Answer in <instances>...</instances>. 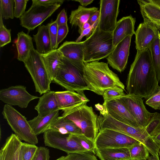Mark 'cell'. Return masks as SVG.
<instances>
[{
  "mask_svg": "<svg viewBox=\"0 0 160 160\" xmlns=\"http://www.w3.org/2000/svg\"><path fill=\"white\" fill-rule=\"evenodd\" d=\"M49 149L44 147H38L32 160H50Z\"/></svg>",
  "mask_w": 160,
  "mask_h": 160,
  "instance_id": "7bdbcfd3",
  "label": "cell"
},
{
  "mask_svg": "<svg viewBox=\"0 0 160 160\" xmlns=\"http://www.w3.org/2000/svg\"><path fill=\"white\" fill-rule=\"evenodd\" d=\"M11 29L4 26L3 18L0 15V47L1 48L11 42Z\"/></svg>",
  "mask_w": 160,
  "mask_h": 160,
  "instance_id": "74e56055",
  "label": "cell"
},
{
  "mask_svg": "<svg viewBox=\"0 0 160 160\" xmlns=\"http://www.w3.org/2000/svg\"><path fill=\"white\" fill-rule=\"evenodd\" d=\"M154 141L160 147V132L153 138Z\"/></svg>",
  "mask_w": 160,
  "mask_h": 160,
  "instance_id": "816d5d0a",
  "label": "cell"
},
{
  "mask_svg": "<svg viewBox=\"0 0 160 160\" xmlns=\"http://www.w3.org/2000/svg\"><path fill=\"white\" fill-rule=\"evenodd\" d=\"M126 160H140V159H129Z\"/></svg>",
  "mask_w": 160,
  "mask_h": 160,
  "instance_id": "11a10c76",
  "label": "cell"
},
{
  "mask_svg": "<svg viewBox=\"0 0 160 160\" xmlns=\"http://www.w3.org/2000/svg\"><path fill=\"white\" fill-rule=\"evenodd\" d=\"M84 41H66L58 48L64 57L79 68H84Z\"/></svg>",
  "mask_w": 160,
  "mask_h": 160,
  "instance_id": "ac0fdd59",
  "label": "cell"
},
{
  "mask_svg": "<svg viewBox=\"0 0 160 160\" xmlns=\"http://www.w3.org/2000/svg\"><path fill=\"white\" fill-rule=\"evenodd\" d=\"M118 99L133 116L140 128L145 129L150 121L151 113L147 109L142 98L127 94Z\"/></svg>",
  "mask_w": 160,
  "mask_h": 160,
  "instance_id": "5bb4252c",
  "label": "cell"
},
{
  "mask_svg": "<svg viewBox=\"0 0 160 160\" xmlns=\"http://www.w3.org/2000/svg\"><path fill=\"white\" fill-rule=\"evenodd\" d=\"M148 160H160L159 157H156L151 155L149 156Z\"/></svg>",
  "mask_w": 160,
  "mask_h": 160,
  "instance_id": "f5cc1de1",
  "label": "cell"
},
{
  "mask_svg": "<svg viewBox=\"0 0 160 160\" xmlns=\"http://www.w3.org/2000/svg\"><path fill=\"white\" fill-rule=\"evenodd\" d=\"M63 0H32V4L45 7H48L57 4H63Z\"/></svg>",
  "mask_w": 160,
  "mask_h": 160,
  "instance_id": "f6af8a7d",
  "label": "cell"
},
{
  "mask_svg": "<svg viewBox=\"0 0 160 160\" xmlns=\"http://www.w3.org/2000/svg\"><path fill=\"white\" fill-rule=\"evenodd\" d=\"M15 43L18 52V60L24 62L28 58L31 50L34 48L32 38L22 31L17 34Z\"/></svg>",
  "mask_w": 160,
  "mask_h": 160,
  "instance_id": "4316f807",
  "label": "cell"
},
{
  "mask_svg": "<svg viewBox=\"0 0 160 160\" xmlns=\"http://www.w3.org/2000/svg\"><path fill=\"white\" fill-rule=\"evenodd\" d=\"M135 19L131 16L122 18L117 22L112 32L113 43L115 47L119 42L129 36L135 34Z\"/></svg>",
  "mask_w": 160,
  "mask_h": 160,
  "instance_id": "44dd1931",
  "label": "cell"
},
{
  "mask_svg": "<svg viewBox=\"0 0 160 160\" xmlns=\"http://www.w3.org/2000/svg\"><path fill=\"white\" fill-rule=\"evenodd\" d=\"M98 8L95 7L85 8L81 5L78 8L72 11L69 19L72 27H78L80 29L84 23L88 21L90 17Z\"/></svg>",
  "mask_w": 160,
  "mask_h": 160,
  "instance_id": "f1b7e54d",
  "label": "cell"
},
{
  "mask_svg": "<svg viewBox=\"0 0 160 160\" xmlns=\"http://www.w3.org/2000/svg\"><path fill=\"white\" fill-rule=\"evenodd\" d=\"M151 1L160 7V0H151Z\"/></svg>",
  "mask_w": 160,
  "mask_h": 160,
  "instance_id": "db71d44e",
  "label": "cell"
},
{
  "mask_svg": "<svg viewBox=\"0 0 160 160\" xmlns=\"http://www.w3.org/2000/svg\"><path fill=\"white\" fill-rule=\"evenodd\" d=\"M84 64L83 78L89 90L102 96L108 88H118L125 90L124 85L107 63L98 61Z\"/></svg>",
  "mask_w": 160,
  "mask_h": 160,
  "instance_id": "7a4b0ae2",
  "label": "cell"
},
{
  "mask_svg": "<svg viewBox=\"0 0 160 160\" xmlns=\"http://www.w3.org/2000/svg\"><path fill=\"white\" fill-rule=\"evenodd\" d=\"M38 148L35 144L22 142L21 148V160H32Z\"/></svg>",
  "mask_w": 160,
  "mask_h": 160,
  "instance_id": "8d00e7d4",
  "label": "cell"
},
{
  "mask_svg": "<svg viewBox=\"0 0 160 160\" xmlns=\"http://www.w3.org/2000/svg\"><path fill=\"white\" fill-rule=\"evenodd\" d=\"M132 36H129L119 42L107 58L108 64L120 72L124 71L129 54Z\"/></svg>",
  "mask_w": 160,
  "mask_h": 160,
  "instance_id": "9a60e30c",
  "label": "cell"
},
{
  "mask_svg": "<svg viewBox=\"0 0 160 160\" xmlns=\"http://www.w3.org/2000/svg\"><path fill=\"white\" fill-rule=\"evenodd\" d=\"M22 142L15 134L12 133L6 139L0 151L2 160H21V148Z\"/></svg>",
  "mask_w": 160,
  "mask_h": 160,
  "instance_id": "7402d4cb",
  "label": "cell"
},
{
  "mask_svg": "<svg viewBox=\"0 0 160 160\" xmlns=\"http://www.w3.org/2000/svg\"><path fill=\"white\" fill-rule=\"evenodd\" d=\"M69 32L68 24L58 26L57 39V46L66 38Z\"/></svg>",
  "mask_w": 160,
  "mask_h": 160,
  "instance_id": "ee69618b",
  "label": "cell"
},
{
  "mask_svg": "<svg viewBox=\"0 0 160 160\" xmlns=\"http://www.w3.org/2000/svg\"><path fill=\"white\" fill-rule=\"evenodd\" d=\"M39 98L30 94L26 87L22 85L12 86L0 90L1 101L6 104L17 106L21 108H27L31 101Z\"/></svg>",
  "mask_w": 160,
  "mask_h": 160,
  "instance_id": "4fadbf2b",
  "label": "cell"
},
{
  "mask_svg": "<svg viewBox=\"0 0 160 160\" xmlns=\"http://www.w3.org/2000/svg\"><path fill=\"white\" fill-rule=\"evenodd\" d=\"M158 154L159 156L160 157V152L159 151L158 152Z\"/></svg>",
  "mask_w": 160,
  "mask_h": 160,
  "instance_id": "9f6ffc18",
  "label": "cell"
},
{
  "mask_svg": "<svg viewBox=\"0 0 160 160\" xmlns=\"http://www.w3.org/2000/svg\"><path fill=\"white\" fill-rule=\"evenodd\" d=\"M93 0H76L74 1L79 2L81 5V6L85 7L86 6L91 4L93 1Z\"/></svg>",
  "mask_w": 160,
  "mask_h": 160,
  "instance_id": "681fc988",
  "label": "cell"
},
{
  "mask_svg": "<svg viewBox=\"0 0 160 160\" xmlns=\"http://www.w3.org/2000/svg\"><path fill=\"white\" fill-rule=\"evenodd\" d=\"M14 16L20 18L25 12L28 0H14Z\"/></svg>",
  "mask_w": 160,
  "mask_h": 160,
  "instance_id": "b9f144b4",
  "label": "cell"
},
{
  "mask_svg": "<svg viewBox=\"0 0 160 160\" xmlns=\"http://www.w3.org/2000/svg\"><path fill=\"white\" fill-rule=\"evenodd\" d=\"M55 92L50 91L39 97L38 102L34 108L38 115L45 116L59 110Z\"/></svg>",
  "mask_w": 160,
  "mask_h": 160,
  "instance_id": "603a6c76",
  "label": "cell"
},
{
  "mask_svg": "<svg viewBox=\"0 0 160 160\" xmlns=\"http://www.w3.org/2000/svg\"><path fill=\"white\" fill-rule=\"evenodd\" d=\"M63 134H82L81 129L72 121L59 116L50 126L49 129Z\"/></svg>",
  "mask_w": 160,
  "mask_h": 160,
  "instance_id": "f546056e",
  "label": "cell"
},
{
  "mask_svg": "<svg viewBox=\"0 0 160 160\" xmlns=\"http://www.w3.org/2000/svg\"><path fill=\"white\" fill-rule=\"evenodd\" d=\"M61 5L57 4L45 7L32 4L19 18L20 25L28 31H32L51 16Z\"/></svg>",
  "mask_w": 160,
  "mask_h": 160,
  "instance_id": "8fae6325",
  "label": "cell"
},
{
  "mask_svg": "<svg viewBox=\"0 0 160 160\" xmlns=\"http://www.w3.org/2000/svg\"><path fill=\"white\" fill-rule=\"evenodd\" d=\"M59 111H57L45 116L38 115L28 121L36 136L43 133L49 129L51 125L59 117Z\"/></svg>",
  "mask_w": 160,
  "mask_h": 160,
  "instance_id": "484cf974",
  "label": "cell"
},
{
  "mask_svg": "<svg viewBox=\"0 0 160 160\" xmlns=\"http://www.w3.org/2000/svg\"><path fill=\"white\" fill-rule=\"evenodd\" d=\"M100 112L97 119L98 131L105 129L114 130L130 136L142 143L147 139L148 134L144 128L134 127L117 120L111 117L104 108Z\"/></svg>",
  "mask_w": 160,
  "mask_h": 160,
  "instance_id": "ba28073f",
  "label": "cell"
},
{
  "mask_svg": "<svg viewBox=\"0 0 160 160\" xmlns=\"http://www.w3.org/2000/svg\"><path fill=\"white\" fill-rule=\"evenodd\" d=\"M159 32L150 24L144 22L140 24L134 34L137 51H142L149 48Z\"/></svg>",
  "mask_w": 160,
  "mask_h": 160,
  "instance_id": "d6986e66",
  "label": "cell"
},
{
  "mask_svg": "<svg viewBox=\"0 0 160 160\" xmlns=\"http://www.w3.org/2000/svg\"><path fill=\"white\" fill-rule=\"evenodd\" d=\"M102 105L107 112L113 118L132 127L140 128L135 118L118 98L104 101Z\"/></svg>",
  "mask_w": 160,
  "mask_h": 160,
  "instance_id": "2e32d148",
  "label": "cell"
},
{
  "mask_svg": "<svg viewBox=\"0 0 160 160\" xmlns=\"http://www.w3.org/2000/svg\"><path fill=\"white\" fill-rule=\"evenodd\" d=\"M43 138L46 146L62 150L67 154L88 151L73 138L71 134H63L48 129L43 133Z\"/></svg>",
  "mask_w": 160,
  "mask_h": 160,
  "instance_id": "30bf717a",
  "label": "cell"
},
{
  "mask_svg": "<svg viewBox=\"0 0 160 160\" xmlns=\"http://www.w3.org/2000/svg\"><path fill=\"white\" fill-rule=\"evenodd\" d=\"M41 55L50 78L52 82L60 67L63 55L58 49Z\"/></svg>",
  "mask_w": 160,
  "mask_h": 160,
  "instance_id": "cb8c5ba5",
  "label": "cell"
},
{
  "mask_svg": "<svg viewBox=\"0 0 160 160\" xmlns=\"http://www.w3.org/2000/svg\"><path fill=\"white\" fill-rule=\"evenodd\" d=\"M33 36L36 43V50L39 53L45 54L53 50L48 24L39 26L37 33Z\"/></svg>",
  "mask_w": 160,
  "mask_h": 160,
  "instance_id": "d4e9b609",
  "label": "cell"
},
{
  "mask_svg": "<svg viewBox=\"0 0 160 160\" xmlns=\"http://www.w3.org/2000/svg\"><path fill=\"white\" fill-rule=\"evenodd\" d=\"M67 90L78 92L89 90L83 78V70L63 57L58 73L52 81Z\"/></svg>",
  "mask_w": 160,
  "mask_h": 160,
  "instance_id": "5b68a950",
  "label": "cell"
},
{
  "mask_svg": "<svg viewBox=\"0 0 160 160\" xmlns=\"http://www.w3.org/2000/svg\"><path fill=\"white\" fill-rule=\"evenodd\" d=\"M14 0H0V15L3 19L14 18Z\"/></svg>",
  "mask_w": 160,
  "mask_h": 160,
  "instance_id": "836d02e7",
  "label": "cell"
},
{
  "mask_svg": "<svg viewBox=\"0 0 160 160\" xmlns=\"http://www.w3.org/2000/svg\"><path fill=\"white\" fill-rule=\"evenodd\" d=\"M0 160H2V159L1 158H0Z\"/></svg>",
  "mask_w": 160,
  "mask_h": 160,
  "instance_id": "6f0895ef",
  "label": "cell"
},
{
  "mask_svg": "<svg viewBox=\"0 0 160 160\" xmlns=\"http://www.w3.org/2000/svg\"><path fill=\"white\" fill-rule=\"evenodd\" d=\"M95 152L100 160H126L130 159L128 148H97Z\"/></svg>",
  "mask_w": 160,
  "mask_h": 160,
  "instance_id": "83f0119b",
  "label": "cell"
},
{
  "mask_svg": "<svg viewBox=\"0 0 160 160\" xmlns=\"http://www.w3.org/2000/svg\"><path fill=\"white\" fill-rule=\"evenodd\" d=\"M55 95L59 110L64 112L87 103L89 100L83 91L78 92L67 90L55 92Z\"/></svg>",
  "mask_w": 160,
  "mask_h": 160,
  "instance_id": "e0dca14e",
  "label": "cell"
},
{
  "mask_svg": "<svg viewBox=\"0 0 160 160\" xmlns=\"http://www.w3.org/2000/svg\"><path fill=\"white\" fill-rule=\"evenodd\" d=\"M145 129L152 138L160 132V113H151L150 121Z\"/></svg>",
  "mask_w": 160,
  "mask_h": 160,
  "instance_id": "d6a6232c",
  "label": "cell"
},
{
  "mask_svg": "<svg viewBox=\"0 0 160 160\" xmlns=\"http://www.w3.org/2000/svg\"><path fill=\"white\" fill-rule=\"evenodd\" d=\"M2 114L15 134L26 142L36 144L38 143L37 136L26 118L12 106L5 104Z\"/></svg>",
  "mask_w": 160,
  "mask_h": 160,
  "instance_id": "52a82bcc",
  "label": "cell"
},
{
  "mask_svg": "<svg viewBox=\"0 0 160 160\" xmlns=\"http://www.w3.org/2000/svg\"><path fill=\"white\" fill-rule=\"evenodd\" d=\"M146 103L155 110H160V86L158 85L154 93L147 99Z\"/></svg>",
  "mask_w": 160,
  "mask_h": 160,
  "instance_id": "60d3db41",
  "label": "cell"
},
{
  "mask_svg": "<svg viewBox=\"0 0 160 160\" xmlns=\"http://www.w3.org/2000/svg\"><path fill=\"white\" fill-rule=\"evenodd\" d=\"M144 22L156 28L160 32V7L151 0H138Z\"/></svg>",
  "mask_w": 160,
  "mask_h": 160,
  "instance_id": "ffe728a7",
  "label": "cell"
},
{
  "mask_svg": "<svg viewBox=\"0 0 160 160\" xmlns=\"http://www.w3.org/2000/svg\"><path fill=\"white\" fill-rule=\"evenodd\" d=\"M56 160H98V159L94 153L87 151L67 154V155L61 156Z\"/></svg>",
  "mask_w": 160,
  "mask_h": 160,
  "instance_id": "e575fe53",
  "label": "cell"
},
{
  "mask_svg": "<svg viewBox=\"0 0 160 160\" xmlns=\"http://www.w3.org/2000/svg\"><path fill=\"white\" fill-rule=\"evenodd\" d=\"M124 91L118 88H111L106 90L102 95L104 101L123 96L125 94Z\"/></svg>",
  "mask_w": 160,
  "mask_h": 160,
  "instance_id": "f35d334b",
  "label": "cell"
},
{
  "mask_svg": "<svg viewBox=\"0 0 160 160\" xmlns=\"http://www.w3.org/2000/svg\"><path fill=\"white\" fill-rule=\"evenodd\" d=\"M94 142L96 149L128 148L140 142L130 136L118 132L105 129L99 131Z\"/></svg>",
  "mask_w": 160,
  "mask_h": 160,
  "instance_id": "9c48e42d",
  "label": "cell"
},
{
  "mask_svg": "<svg viewBox=\"0 0 160 160\" xmlns=\"http://www.w3.org/2000/svg\"><path fill=\"white\" fill-rule=\"evenodd\" d=\"M130 159L140 160L148 159L149 157V152L143 143L139 142L128 148Z\"/></svg>",
  "mask_w": 160,
  "mask_h": 160,
  "instance_id": "1f68e13d",
  "label": "cell"
},
{
  "mask_svg": "<svg viewBox=\"0 0 160 160\" xmlns=\"http://www.w3.org/2000/svg\"><path fill=\"white\" fill-rule=\"evenodd\" d=\"M83 44L84 62L99 61L107 58L114 48L112 32L101 31L97 25Z\"/></svg>",
  "mask_w": 160,
  "mask_h": 160,
  "instance_id": "3957f363",
  "label": "cell"
},
{
  "mask_svg": "<svg viewBox=\"0 0 160 160\" xmlns=\"http://www.w3.org/2000/svg\"><path fill=\"white\" fill-rule=\"evenodd\" d=\"M91 25L88 21L85 22L82 26V27L79 29H78V32L80 34L82 32L84 29L89 28L91 26Z\"/></svg>",
  "mask_w": 160,
  "mask_h": 160,
  "instance_id": "f907efd6",
  "label": "cell"
},
{
  "mask_svg": "<svg viewBox=\"0 0 160 160\" xmlns=\"http://www.w3.org/2000/svg\"><path fill=\"white\" fill-rule=\"evenodd\" d=\"M120 0L100 1V15L97 26L103 31L112 32L117 22Z\"/></svg>",
  "mask_w": 160,
  "mask_h": 160,
  "instance_id": "7c38bea8",
  "label": "cell"
},
{
  "mask_svg": "<svg viewBox=\"0 0 160 160\" xmlns=\"http://www.w3.org/2000/svg\"><path fill=\"white\" fill-rule=\"evenodd\" d=\"M67 17L66 10L63 9L58 14L56 20L58 26L67 24Z\"/></svg>",
  "mask_w": 160,
  "mask_h": 160,
  "instance_id": "7dc6e473",
  "label": "cell"
},
{
  "mask_svg": "<svg viewBox=\"0 0 160 160\" xmlns=\"http://www.w3.org/2000/svg\"><path fill=\"white\" fill-rule=\"evenodd\" d=\"M149 48L157 78L160 83V32Z\"/></svg>",
  "mask_w": 160,
  "mask_h": 160,
  "instance_id": "4dcf8cb0",
  "label": "cell"
},
{
  "mask_svg": "<svg viewBox=\"0 0 160 160\" xmlns=\"http://www.w3.org/2000/svg\"><path fill=\"white\" fill-rule=\"evenodd\" d=\"M98 20L92 26H91L89 28H88L83 30L80 34L79 36L76 39L75 42H81V40L85 36H86L87 38L89 37L92 34L94 29L97 26L98 23Z\"/></svg>",
  "mask_w": 160,
  "mask_h": 160,
  "instance_id": "bcb514c9",
  "label": "cell"
},
{
  "mask_svg": "<svg viewBox=\"0 0 160 160\" xmlns=\"http://www.w3.org/2000/svg\"><path fill=\"white\" fill-rule=\"evenodd\" d=\"M100 15V11L98 10L96 12L89 18L88 21L91 26L94 24L98 19Z\"/></svg>",
  "mask_w": 160,
  "mask_h": 160,
  "instance_id": "c3c4849f",
  "label": "cell"
},
{
  "mask_svg": "<svg viewBox=\"0 0 160 160\" xmlns=\"http://www.w3.org/2000/svg\"><path fill=\"white\" fill-rule=\"evenodd\" d=\"M62 116L73 122L81 129L82 134L95 141L99 132L98 116L92 107L84 103L63 112Z\"/></svg>",
  "mask_w": 160,
  "mask_h": 160,
  "instance_id": "277c9868",
  "label": "cell"
},
{
  "mask_svg": "<svg viewBox=\"0 0 160 160\" xmlns=\"http://www.w3.org/2000/svg\"><path fill=\"white\" fill-rule=\"evenodd\" d=\"M48 24L52 49L53 50L57 49L58 47L57 39L58 26L56 20L53 21L52 20Z\"/></svg>",
  "mask_w": 160,
  "mask_h": 160,
  "instance_id": "ab89813d",
  "label": "cell"
},
{
  "mask_svg": "<svg viewBox=\"0 0 160 160\" xmlns=\"http://www.w3.org/2000/svg\"><path fill=\"white\" fill-rule=\"evenodd\" d=\"M158 83L150 48L137 51L126 81L128 94L147 99L156 91Z\"/></svg>",
  "mask_w": 160,
  "mask_h": 160,
  "instance_id": "6da1fadb",
  "label": "cell"
},
{
  "mask_svg": "<svg viewBox=\"0 0 160 160\" xmlns=\"http://www.w3.org/2000/svg\"><path fill=\"white\" fill-rule=\"evenodd\" d=\"M73 138L87 151L95 154L94 141L82 134H71Z\"/></svg>",
  "mask_w": 160,
  "mask_h": 160,
  "instance_id": "d590c367",
  "label": "cell"
},
{
  "mask_svg": "<svg viewBox=\"0 0 160 160\" xmlns=\"http://www.w3.org/2000/svg\"><path fill=\"white\" fill-rule=\"evenodd\" d=\"M23 63L33 80L36 92L42 95L50 91V85L52 81L41 55L33 48Z\"/></svg>",
  "mask_w": 160,
  "mask_h": 160,
  "instance_id": "8992f818",
  "label": "cell"
}]
</instances>
